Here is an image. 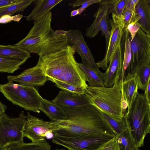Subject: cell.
Here are the masks:
<instances>
[{
  "label": "cell",
  "instance_id": "ac0fdd59",
  "mask_svg": "<svg viewBox=\"0 0 150 150\" xmlns=\"http://www.w3.org/2000/svg\"><path fill=\"white\" fill-rule=\"evenodd\" d=\"M63 0H34L35 6L27 17L28 21H35L50 11L51 9Z\"/></svg>",
  "mask_w": 150,
  "mask_h": 150
},
{
  "label": "cell",
  "instance_id": "d4e9b609",
  "mask_svg": "<svg viewBox=\"0 0 150 150\" xmlns=\"http://www.w3.org/2000/svg\"><path fill=\"white\" fill-rule=\"evenodd\" d=\"M150 64L140 65L136 69L135 74L138 84L139 89L145 91L150 81Z\"/></svg>",
  "mask_w": 150,
  "mask_h": 150
},
{
  "label": "cell",
  "instance_id": "1f68e13d",
  "mask_svg": "<svg viewBox=\"0 0 150 150\" xmlns=\"http://www.w3.org/2000/svg\"><path fill=\"white\" fill-rule=\"evenodd\" d=\"M127 0H115L110 8L108 15L111 13L117 16H121L125 9Z\"/></svg>",
  "mask_w": 150,
  "mask_h": 150
},
{
  "label": "cell",
  "instance_id": "6da1fadb",
  "mask_svg": "<svg viewBox=\"0 0 150 150\" xmlns=\"http://www.w3.org/2000/svg\"><path fill=\"white\" fill-rule=\"evenodd\" d=\"M59 106L67 117L63 120L55 121L59 129L55 133L80 137H116L99 110L94 106L89 104L78 107Z\"/></svg>",
  "mask_w": 150,
  "mask_h": 150
},
{
  "label": "cell",
  "instance_id": "9c48e42d",
  "mask_svg": "<svg viewBox=\"0 0 150 150\" xmlns=\"http://www.w3.org/2000/svg\"><path fill=\"white\" fill-rule=\"evenodd\" d=\"M115 0H101L97 11L93 15L95 18L89 27L86 29V35L88 38H94L101 31V35L104 36L106 44V49L108 46L110 35V22L108 20V12Z\"/></svg>",
  "mask_w": 150,
  "mask_h": 150
},
{
  "label": "cell",
  "instance_id": "e575fe53",
  "mask_svg": "<svg viewBox=\"0 0 150 150\" xmlns=\"http://www.w3.org/2000/svg\"><path fill=\"white\" fill-rule=\"evenodd\" d=\"M101 0H85L82 4L81 6L78 9L80 12V14L86 10L88 6L93 4L99 3Z\"/></svg>",
  "mask_w": 150,
  "mask_h": 150
},
{
  "label": "cell",
  "instance_id": "60d3db41",
  "mask_svg": "<svg viewBox=\"0 0 150 150\" xmlns=\"http://www.w3.org/2000/svg\"><path fill=\"white\" fill-rule=\"evenodd\" d=\"M131 150H139V148L137 146H135Z\"/></svg>",
  "mask_w": 150,
  "mask_h": 150
},
{
  "label": "cell",
  "instance_id": "7402d4cb",
  "mask_svg": "<svg viewBox=\"0 0 150 150\" xmlns=\"http://www.w3.org/2000/svg\"><path fill=\"white\" fill-rule=\"evenodd\" d=\"M30 54L15 45H0V56L12 57L27 61L31 57Z\"/></svg>",
  "mask_w": 150,
  "mask_h": 150
},
{
  "label": "cell",
  "instance_id": "ab89813d",
  "mask_svg": "<svg viewBox=\"0 0 150 150\" xmlns=\"http://www.w3.org/2000/svg\"><path fill=\"white\" fill-rule=\"evenodd\" d=\"M80 14V12L79 10L77 9L74 10L72 11L71 13L70 16L71 17Z\"/></svg>",
  "mask_w": 150,
  "mask_h": 150
},
{
  "label": "cell",
  "instance_id": "f1b7e54d",
  "mask_svg": "<svg viewBox=\"0 0 150 150\" xmlns=\"http://www.w3.org/2000/svg\"><path fill=\"white\" fill-rule=\"evenodd\" d=\"M124 29L125 33V50L123 60L122 71L120 79L122 81H123L125 71L130 64L131 58L130 41V38H128L129 33L127 29Z\"/></svg>",
  "mask_w": 150,
  "mask_h": 150
},
{
  "label": "cell",
  "instance_id": "277c9868",
  "mask_svg": "<svg viewBox=\"0 0 150 150\" xmlns=\"http://www.w3.org/2000/svg\"><path fill=\"white\" fill-rule=\"evenodd\" d=\"M122 82L119 80L110 87L88 85L84 94L90 104L111 117L121 120L124 115L121 108Z\"/></svg>",
  "mask_w": 150,
  "mask_h": 150
},
{
  "label": "cell",
  "instance_id": "d6986e66",
  "mask_svg": "<svg viewBox=\"0 0 150 150\" xmlns=\"http://www.w3.org/2000/svg\"><path fill=\"white\" fill-rule=\"evenodd\" d=\"M39 110L52 121H61L66 119V115L60 107L52 101L44 98L41 101Z\"/></svg>",
  "mask_w": 150,
  "mask_h": 150
},
{
  "label": "cell",
  "instance_id": "ffe728a7",
  "mask_svg": "<svg viewBox=\"0 0 150 150\" xmlns=\"http://www.w3.org/2000/svg\"><path fill=\"white\" fill-rule=\"evenodd\" d=\"M139 40L138 52L141 65L150 64V35L140 28L137 33Z\"/></svg>",
  "mask_w": 150,
  "mask_h": 150
},
{
  "label": "cell",
  "instance_id": "4fadbf2b",
  "mask_svg": "<svg viewBox=\"0 0 150 150\" xmlns=\"http://www.w3.org/2000/svg\"><path fill=\"white\" fill-rule=\"evenodd\" d=\"M123 60L120 43L110 59L105 72L103 73L104 86L112 87L119 81L122 71Z\"/></svg>",
  "mask_w": 150,
  "mask_h": 150
},
{
  "label": "cell",
  "instance_id": "9a60e30c",
  "mask_svg": "<svg viewBox=\"0 0 150 150\" xmlns=\"http://www.w3.org/2000/svg\"><path fill=\"white\" fill-rule=\"evenodd\" d=\"M52 101L59 106L69 107H78L90 104L84 94L64 90L60 91Z\"/></svg>",
  "mask_w": 150,
  "mask_h": 150
},
{
  "label": "cell",
  "instance_id": "603a6c76",
  "mask_svg": "<svg viewBox=\"0 0 150 150\" xmlns=\"http://www.w3.org/2000/svg\"><path fill=\"white\" fill-rule=\"evenodd\" d=\"M6 147L7 150H52L51 145L46 139L36 142L15 143Z\"/></svg>",
  "mask_w": 150,
  "mask_h": 150
},
{
  "label": "cell",
  "instance_id": "8fae6325",
  "mask_svg": "<svg viewBox=\"0 0 150 150\" xmlns=\"http://www.w3.org/2000/svg\"><path fill=\"white\" fill-rule=\"evenodd\" d=\"M67 46L73 48L79 55L84 65L100 71L94 58L85 41L81 32L79 30L71 29L66 34Z\"/></svg>",
  "mask_w": 150,
  "mask_h": 150
},
{
  "label": "cell",
  "instance_id": "52a82bcc",
  "mask_svg": "<svg viewBox=\"0 0 150 150\" xmlns=\"http://www.w3.org/2000/svg\"><path fill=\"white\" fill-rule=\"evenodd\" d=\"M26 117L23 111L17 117H9L5 112L0 116V145L6 147L24 142L23 129Z\"/></svg>",
  "mask_w": 150,
  "mask_h": 150
},
{
  "label": "cell",
  "instance_id": "b9f144b4",
  "mask_svg": "<svg viewBox=\"0 0 150 150\" xmlns=\"http://www.w3.org/2000/svg\"><path fill=\"white\" fill-rule=\"evenodd\" d=\"M0 150H7L6 147H2L0 145Z\"/></svg>",
  "mask_w": 150,
  "mask_h": 150
},
{
  "label": "cell",
  "instance_id": "7c38bea8",
  "mask_svg": "<svg viewBox=\"0 0 150 150\" xmlns=\"http://www.w3.org/2000/svg\"><path fill=\"white\" fill-rule=\"evenodd\" d=\"M8 81H13L19 84L35 87L44 85L48 79L39 64L24 70L17 75L7 76Z\"/></svg>",
  "mask_w": 150,
  "mask_h": 150
},
{
  "label": "cell",
  "instance_id": "7a4b0ae2",
  "mask_svg": "<svg viewBox=\"0 0 150 150\" xmlns=\"http://www.w3.org/2000/svg\"><path fill=\"white\" fill-rule=\"evenodd\" d=\"M52 13L50 11L34 21L27 35L15 45L39 56L55 52L67 46V31L53 30Z\"/></svg>",
  "mask_w": 150,
  "mask_h": 150
},
{
  "label": "cell",
  "instance_id": "83f0119b",
  "mask_svg": "<svg viewBox=\"0 0 150 150\" xmlns=\"http://www.w3.org/2000/svg\"><path fill=\"white\" fill-rule=\"evenodd\" d=\"M116 137L120 150H131L137 146L127 128Z\"/></svg>",
  "mask_w": 150,
  "mask_h": 150
},
{
  "label": "cell",
  "instance_id": "4316f807",
  "mask_svg": "<svg viewBox=\"0 0 150 150\" xmlns=\"http://www.w3.org/2000/svg\"><path fill=\"white\" fill-rule=\"evenodd\" d=\"M112 20L123 29H127L128 25L134 21L138 20L135 17L134 11L125 8L122 15L117 16L112 13Z\"/></svg>",
  "mask_w": 150,
  "mask_h": 150
},
{
  "label": "cell",
  "instance_id": "d590c367",
  "mask_svg": "<svg viewBox=\"0 0 150 150\" xmlns=\"http://www.w3.org/2000/svg\"><path fill=\"white\" fill-rule=\"evenodd\" d=\"M139 0H127L125 8L135 11L136 6Z\"/></svg>",
  "mask_w": 150,
  "mask_h": 150
},
{
  "label": "cell",
  "instance_id": "2e32d148",
  "mask_svg": "<svg viewBox=\"0 0 150 150\" xmlns=\"http://www.w3.org/2000/svg\"><path fill=\"white\" fill-rule=\"evenodd\" d=\"M138 84L135 74L128 72L125 75L122 83V92L127 101L128 108L131 105L138 93Z\"/></svg>",
  "mask_w": 150,
  "mask_h": 150
},
{
  "label": "cell",
  "instance_id": "f35d334b",
  "mask_svg": "<svg viewBox=\"0 0 150 150\" xmlns=\"http://www.w3.org/2000/svg\"><path fill=\"white\" fill-rule=\"evenodd\" d=\"M7 108V107L2 103L0 101V116L5 112Z\"/></svg>",
  "mask_w": 150,
  "mask_h": 150
},
{
  "label": "cell",
  "instance_id": "5bb4252c",
  "mask_svg": "<svg viewBox=\"0 0 150 150\" xmlns=\"http://www.w3.org/2000/svg\"><path fill=\"white\" fill-rule=\"evenodd\" d=\"M111 26L110 35L106 53L104 57L100 61L96 63L98 68H101L106 70L108 64L120 44L125 32V30L114 22L112 19L110 20Z\"/></svg>",
  "mask_w": 150,
  "mask_h": 150
},
{
  "label": "cell",
  "instance_id": "8d00e7d4",
  "mask_svg": "<svg viewBox=\"0 0 150 150\" xmlns=\"http://www.w3.org/2000/svg\"><path fill=\"white\" fill-rule=\"evenodd\" d=\"M21 0H0V8L18 3Z\"/></svg>",
  "mask_w": 150,
  "mask_h": 150
},
{
  "label": "cell",
  "instance_id": "836d02e7",
  "mask_svg": "<svg viewBox=\"0 0 150 150\" xmlns=\"http://www.w3.org/2000/svg\"><path fill=\"white\" fill-rule=\"evenodd\" d=\"M140 24L137 21H135L129 24L127 27V29L131 35V40H133L137 32L141 28Z\"/></svg>",
  "mask_w": 150,
  "mask_h": 150
},
{
  "label": "cell",
  "instance_id": "3957f363",
  "mask_svg": "<svg viewBox=\"0 0 150 150\" xmlns=\"http://www.w3.org/2000/svg\"><path fill=\"white\" fill-rule=\"evenodd\" d=\"M69 46L55 52L39 56L38 63L48 80H55L85 88L87 78L75 59Z\"/></svg>",
  "mask_w": 150,
  "mask_h": 150
},
{
  "label": "cell",
  "instance_id": "4dcf8cb0",
  "mask_svg": "<svg viewBox=\"0 0 150 150\" xmlns=\"http://www.w3.org/2000/svg\"><path fill=\"white\" fill-rule=\"evenodd\" d=\"M51 81L54 83L57 87L62 90L78 94H84L86 88L82 87L76 86L55 80Z\"/></svg>",
  "mask_w": 150,
  "mask_h": 150
},
{
  "label": "cell",
  "instance_id": "cb8c5ba5",
  "mask_svg": "<svg viewBox=\"0 0 150 150\" xmlns=\"http://www.w3.org/2000/svg\"><path fill=\"white\" fill-rule=\"evenodd\" d=\"M26 61L14 57L0 56V72L13 73Z\"/></svg>",
  "mask_w": 150,
  "mask_h": 150
},
{
  "label": "cell",
  "instance_id": "7bdbcfd3",
  "mask_svg": "<svg viewBox=\"0 0 150 150\" xmlns=\"http://www.w3.org/2000/svg\"><path fill=\"white\" fill-rule=\"evenodd\" d=\"M55 150H65L64 149H56Z\"/></svg>",
  "mask_w": 150,
  "mask_h": 150
},
{
  "label": "cell",
  "instance_id": "30bf717a",
  "mask_svg": "<svg viewBox=\"0 0 150 150\" xmlns=\"http://www.w3.org/2000/svg\"><path fill=\"white\" fill-rule=\"evenodd\" d=\"M23 129V136L32 142H41L45 139L47 132L54 134L59 129L54 121H47L31 115L28 112Z\"/></svg>",
  "mask_w": 150,
  "mask_h": 150
},
{
  "label": "cell",
  "instance_id": "484cf974",
  "mask_svg": "<svg viewBox=\"0 0 150 150\" xmlns=\"http://www.w3.org/2000/svg\"><path fill=\"white\" fill-rule=\"evenodd\" d=\"M34 0H21L18 3L0 8V18L6 15L11 16L23 11Z\"/></svg>",
  "mask_w": 150,
  "mask_h": 150
},
{
  "label": "cell",
  "instance_id": "5b68a950",
  "mask_svg": "<svg viewBox=\"0 0 150 150\" xmlns=\"http://www.w3.org/2000/svg\"><path fill=\"white\" fill-rule=\"evenodd\" d=\"M124 117L136 146H143L145 138L150 132V103L144 93L138 92Z\"/></svg>",
  "mask_w": 150,
  "mask_h": 150
},
{
  "label": "cell",
  "instance_id": "44dd1931",
  "mask_svg": "<svg viewBox=\"0 0 150 150\" xmlns=\"http://www.w3.org/2000/svg\"><path fill=\"white\" fill-rule=\"evenodd\" d=\"M78 65L86 75L88 86L92 87L104 86L103 73L78 63Z\"/></svg>",
  "mask_w": 150,
  "mask_h": 150
},
{
  "label": "cell",
  "instance_id": "ba28073f",
  "mask_svg": "<svg viewBox=\"0 0 150 150\" xmlns=\"http://www.w3.org/2000/svg\"><path fill=\"white\" fill-rule=\"evenodd\" d=\"M112 138L106 136L80 137L63 136L55 133L52 142L69 150H97Z\"/></svg>",
  "mask_w": 150,
  "mask_h": 150
},
{
  "label": "cell",
  "instance_id": "74e56055",
  "mask_svg": "<svg viewBox=\"0 0 150 150\" xmlns=\"http://www.w3.org/2000/svg\"><path fill=\"white\" fill-rule=\"evenodd\" d=\"M148 102L150 103V81L148 84L144 93Z\"/></svg>",
  "mask_w": 150,
  "mask_h": 150
},
{
  "label": "cell",
  "instance_id": "f546056e",
  "mask_svg": "<svg viewBox=\"0 0 150 150\" xmlns=\"http://www.w3.org/2000/svg\"><path fill=\"white\" fill-rule=\"evenodd\" d=\"M99 110L112 128L116 136L127 128V124L124 117L121 120H117L111 117L103 112Z\"/></svg>",
  "mask_w": 150,
  "mask_h": 150
},
{
  "label": "cell",
  "instance_id": "8992f818",
  "mask_svg": "<svg viewBox=\"0 0 150 150\" xmlns=\"http://www.w3.org/2000/svg\"><path fill=\"white\" fill-rule=\"evenodd\" d=\"M0 92L13 104L26 110L39 112V107L43 98L35 87L9 81L0 84Z\"/></svg>",
  "mask_w": 150,
  "mask_h": 150
},
{
  "label": "cell",
  "instance_id": "e0dca14e",
  "mask_svg": "<svg viewBox=\"0 0 150 150\" xmlns=\"http://www.w3.org/2000/svg\"><path fill=\"white\" fill-rule=\"evenodd\" d=\"M150 0H139L135 8V17L139 19L140 28L150 35Z\"/></svg>",
  "mask_w": 150,
  "mask_h": 150
},
{
  "label": "cell",
  "instance_id": "d6a6232c",
  "mask_svg": "<svg viewBox=\"0 0 150 150\" xmlns=\"http://www.w3.org/2000/svg\"><path fill=\"white\" fill-rule=\"evenodd\" d=\"M97 150H120L117 137L111 139L100 146Z\"/></svg>",
  "mask_w": 150,
  "mask_h": 150
}]
</instances>
